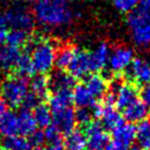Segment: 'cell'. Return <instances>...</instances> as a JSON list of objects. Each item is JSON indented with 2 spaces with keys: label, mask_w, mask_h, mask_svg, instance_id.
<instances>
[{
  "label": "cell",
  "mask_w": 150,
  "mask_h": 150,
  "mask_svg": "<svg viewBox=\"0 0 150 150\" xmlns=\"http://www.w3.org/2000/svg\"><path fill=\"white\" fill-rule=\"evenodd\" d=\"M109 54H110V49L106 43H100L95 47L93 52L88 53L91 72H98L103 70L107 65Z\"/></svg>",
  "instance_id": "16"
},
{
  "label": "cell",
  "mask_w": 150,
  "mask_h": 150,
  "mask_svg": "<svg viewBox=\"0 0 150 150\" xmlns=\"http://www.w3.org/2000/svg\"><path fill=\"white\" fill-rule=\"evenodd\" d=\"M28 49L31 50V61H32L34 71L39 74H44L52 70L55 64L56 51L52 43L43 40L32 39L27 41Z\"/></svg>",
  "instance_id": "3"
},
{
  "label": "cell",
  "mask_w": 150,
  "mask_h": 150,
  "mask_svg": "<svg viewBox=\"0 0 150 150\" xmlns=\"http://www.w3.org/2000/svg\"><path fill=\"white\" fill-rule=\"evenodd\" d=\"M29 87L31 88V93L37 95L40 99L47 97V92H49V83L47 79L42 74H38L33 76V79L30 82Z\"/></svg>",
  "instance_id": "25"
},
{
  "label": "cell",
  "mask_w": 150,
  "mask_h": 150,
  "mask_svg": "<svg viewBox=\"0 0 150 150\" xmlns=\"http://www.w3.org/2000/svg\"><path fill=\"white\" fill-rule=\"evenodd\" d=\"M140 96H141V100H142L148 107H150V84L145 85V86L142 87V89H141V92H140Z\"/></svg>",
  "instance_id": "37"
},
{
  "label": "cell",
  "mask_w": 150,
  "mask_h": 150,
  "mask_svg": "<svg viewBox=\"0 0 150 150\" xmlns=\"http://www.w3.org/2000/svg\"><path fill=\"white\" fill-rule=\"evenodd\" d=\"M69 71L74 79H84L87 76V74L91 73L88 53L76 49L74 59L69 66Z\"/></svg>",
  "instance_id": "13"
},
{
  "label": "cell",
  "mask_w": 150,
  "mask_h": 150,
  "mask_svg": "<svg viewBox=\"0 0 150 150\" xmlns=\"http://www.w3.org/2000/svg\"><path fill=\"white\" fill-rule=\"evenodd\" d=\"M40 102L41 99L38 97L37 95H34L33 93H28L27 96L24 97L23 102H22V109H27V110H31V109H34V108L40 105Z\"/></svg>",
  "instance_id": "34"
},
{
  "label": "cell",
  "mask_w": 150,
  "mask_h": 150,
  "mask_svg": "<svg viewBox=\"0 0 150 150\" xmlns=\"http://www.w3.org/2000/svg\"><path fill=\"white\" fill-rule=\"evenodd\" d=\"M114 7L120 12H131L137 8L141 0H112Z\"/></svg>",
  "instance_id": "32"
},
{
  "label": "cell",
  "mask_w": 150,
  "mask_h": 150,
  "mask_svg": "<svg viewBox=\"0 0 150 150\" xmlns=\"http://www.w3.org/2000/svg\"><path fill=\"white\" fill-rule=\"evenodd\" d=\"M135 59L134 50L128 47H117L110 51L108 59V66L114 73H120L130 66Z\"/></svg>",
  "instance_id": "8"
},
{
  "label": "cell",
  "mask_w": 150,
  "mask_h": 150,
  "mask_svg": "<svg viewBox=\"0 0 150 150\" xmlns=\"http://www.w3.org/2000/svg\"><path fill=\"white\" fill-rule=\"evenodd\" d=\"M86 1H94V0H86Z\"/></svg>",
  "instance_id": "44"
},
{
  "label": "cell",
  "mask_w": 150,
  "mask_h": 150,
  "mask_svg": "<svg viewBox=\"0 0 150 150\" xmlns=\"http://www.w3.org/2000/svg\"><path fill=\"white\" fill-rule=\"evenodd\" d=\"M28 33L23 32V31H20V30H11L8 32L7 35V40L6 42L8 45L14 47H19L20 45H23L24 43L28 41Z\"/></svg>",
  "instance_id": "30"
},
{
  "label": "cell",
  "mask_w": 150,
  "mask_h": 150,
  "mask_svg": "<svg viewBox=\"0 0 150 150\" xmlns=\"http://www.w3.org/2000/svg\"><path fill=\"white\" fill-rule=\"evenodd\" d=\"M8 23H7V19H6L5 14L0 13V47L4 45V43L7 40V35H8Z\"/></svg>",
  "instance_id": "36"
},
{
  "label": "cell",
  "mask_w": 150,
  "mask_h": 150,
  "mask_svg": "<svg viewBox=\"0 0 150 150\" xmlns=\"http://www.w3.org/2000/svg\"><path fill=\"white\" fill-rule=\"evenodd\" d=\"M73 103L77 105L79 108H92L96 106V99L92 96L88 89L85 87L84 84L76 85L73 91Z\"/></svg>",
  "instance_id": "20"
},
{
  "label": "cell",
  "mask_w": 150,
  "mask_h": 150,
  "mask_svg": "<svg viewBox=\"0 0 150 150\" xmlns=\"http://www.w3.org/2000/svg\"><path fill=\"white\" fill-rule=\"evenodd\" d=\"M47 83L49 88L53 89L54 92L71 91L73 87H75V79L70 73H66L63 70L53 71L47 79Z\"/></svg>",
  "instance_id": "11"
},
{
  "label": "cell",
  "mask_w": 150,
  "mask_h": 150,
  "mask_svg": "<svg viewBox=\"0 0 150 150\" xmlns=\"http://www.w3.org/2000/svg\"><path fill=\"white\" fill-rule=\"evenodd\" d=\"M94 117H99L102 120V126L103 128L109 129V130H114L116 127L122 125L124 122L122 116L119 114L117 108H115L114 104L107 103L105 102L104 105L102 106H95L92 108Z\"/></svg>",
  "instance_id": "7"
},
{
  "label": "cell",
  "mask_w": 150,
  "mask_h": 150,
  "mask_svg": "<svg viewBox=\"0 0 150 150\" xmlns=\"http://www.w3.org/2000/svg\"><path fill=\"white\" fill-rule=\"evenodd\" d=\"M8 112H9V106L7 105V103L4 99L0 98V122L2 120V118L5 117Z\"/></svg>",
  "instance_id": "39"
},
{
  "label": "cell",
  "mask_w": 150,
  "mask_h": 150,
  "mask_svg": "<svg viewBox=\"0 0 150 150\" xmlns=\"http://www.w3.org/2000/svg\"><path fill=\"white\" fill-rule=\"evenodd\" d=\"M0 135L5 138L19 135L18 117L16 114L10 110L0 122Z\"/></svg>",
  "instance_id": "22"
},
{
  "label": "cell",
  "mask_w": 150,
  "mask_h": 150,
  "mask_svg": "<svg viewBox=\"0 0 150 150\" xmlns=\"http://www.w3.org/2000/svg\"><path fill=\"white\" fill-rule=\"evenodd\" d=\"M33 12L38 23L47 29L66 27L74 18L69 0H39Z\"/></svg>",
  "instance_id": "1"
},
{
  "label": "cell",
  "mask_w": 150,
  "mask_h": 150,
  "mask_svg": "<svg viewBox=\"0 0 150 150\" xmlns=\"http://www.w3.org/2000/svg\"><path fill=\"white\" fill-rule=\"evenodd\" d=\"M29 84L27 79L20 76H10L0 85L1 98L8 106L18 107L23 102L24 97L29 93Z\"/></svg>",
  "instance_id": "4"
},
{
  "label": "cell",
  "mask_w": 150,
  "mask_h": 150,
  "mask_svg": "<svg viewBox=\"0 0 150 150\" xmlns=\"http://www.w3.org/2000/svg\"><path fill=\"white\" fill-rule=\"evenodd\" d=\"M107 150H128L127 147H124V146H120V145H117V144H109L108 146Z\"/></svg>",
  "instance_id": "40"
},
{
  "label": "cell",
  "mask_w": 150,
  "mask_h": 150,
  "mask_svg": "<svg viewBox=\"0 0 150 150\" xmlns=\"http://www.w3.org/2000/svg\"><path fill=\"white\" fill-rule=\"evenodd\" d=\"M44 136H45V141H47V144L62 141L61 134L56 130L53 126H49L45 128V130H44Z\"/></svg>",
  "instance_id": "35"
},
{
  "label": "cell",
  "mask_w": 150,
  "mask_h": 150,
  "mask_svg": "<svg viewBox=\"0 0 150 150\" xmlns=\"http://www.w3.org/2000/svg\"><path fill=\"white\" fill-rule=\"evenodd\" d=\"M114 144L129 147L136 139V127L130 122H122L112 130Z\"/></svg>",
  "instance_id": "15"
},
{
  "label": "cell",
  "mask_w": 150,
  "mask_h": 150,
  "mask_svg": "<svg viewBox=\"0 0 150 150\" xmlns=\"http://www.w3.org/2000/svg\"><path fill=\"white\" fill-rule=\"evenodd\" d=\"M85 136L87 138L89 150H105L109 146V137L99 122H91L85 126Z\"/></svg>",
  "instance_id": "6"
},
{
  "label": "cell",
  "mask_w": 150,
  "mask_h": 150,
  "mask_svg": "<svg viewBox=\"0 0 150 150\" xmlns=\"http://www.w3.org/2000/svg\"><path fill=\"white\" fill-rule=\"evenodd\" d=\"M128 76L139 85L150 84V63L144 59H134L130 66L127 69Z\"/></svg>",
  "instance_id": "10"
},
{
  "label": "cell",
  "mask_w": 150,
  "mask_h": 150,
  "mask_svg": "<svg viewBox=\"0 0 150 150\" xmlns=\"http://www.w3.org/2000/svg\"><path fill=\"white\" fill-rule=\"evenodd\" d=\"M17 117H18L19 136H30L33 131L37 130L38 125L30 110L21 109L17 115Z\"/></svg>",
  "instance_id": "21"
},
{
  "label": "cell",
  "mask_w": 150,
  "mask_h": 150,
  "mask_svg": "<svg viewBox=\"0 0 150 150\" xmlns=\"http://www.w3.org/2000/svg\"><path fill=\"white\" fill-rule=\"evenodd\" d=\"M4 14L7 19L8 27H11L13 30L28 33L34 28V18L24 6L16 5Z\"/></svg>",
  "instance_id": "5"
},
{
  "label": "cell",
  "mask_w": 150,
  "mask_h": 150,
  "mask_svg": "<svg viewBox=\"0 0 150 150\" xmlns=\"http://www.w3.org/2000/svg\"><path fill=\"white\" fill-rule=\"evenodd\" d=\"M112 96L115 97V105L117 106L118 109L124 110L127 106H129L131 103L138 99V91L135 85L122 83Z\"/></svg>",
  "instance_id": "12"
},
{
  "label": "cell",
  "mask_w": 150,
  "mask_h": 150,
  "mask_svg": "<svg viewBox=\"0 0 150 150\" xmlns=\"http://www.w3.org/2000/svg\"><path fill=\"white\" fill-rule=\"evenodd\" d=\"M29 1H35V2H38L39 0H29Z\"/></svg>",
  "instance_id": "43"
},
{
  "label": "cell",
  "mask_w": 150,
  "mask_h": 150,
  "mask_svg": "<svg viewBox=\"0 0 150 150\" xmlns=\"http://www.w3.org/2000/svg\"><path fill=\"white\" fill-rule=\"evenodd\" d=\"M64 145L67 150H85L87 148V138L82 130H72L66 135Z\"/></svg>",
  "instance_id": "23"
},
{
  "label": "cell",
  "mask_w": 150,
  "mask_h": 150,
  "mask_svg": "<svg viewBox=\"0 0 150 150\" xmlns=\"http://www.w3.org/2000/svg\"><path fill=\"white\" fill-rule=\"evenodd\" d=\"M127 27L131 41L137 47H150V8L141 6L129 12Z\"/></svg>",
  "instance_id": "2"
},
{
  "label": "cell",
  "mask_w": 150,
  "mask_h": 150,
  "mask_svg": "<svg viewBox=\"0 0 150 150\" xmlns=\"http://www.w3.org/2000/svg\"><path fill=\"white\" fill-rule=\"evenodd\" d=\"M2 146L6 150H31L28 138L19 135L6 137L2 141Z\"/></svg>",
  "instance_id": "29"
},
{
  "label": "cell",
  "mask_w": 150,
  "mask_h": 150,
  "mask_svg": "<svg viewBox=\"0 0 150 150\" xmlns=\"http://www.w3.org/2000/svg\"><path fill=\"white\" fill-rule=\"evenodd\" d=\"M19 47H14L8 44L0 47V69L5 72L14 69L16 63L20 56Z\"/></svg>",
  "instance_id": "17"
},
{
  "label": "cell",
  "mask_w": 150,
  "mask_h": 150,
  "mask_svg": "<svg viewBox=\"0 0 150 150\" xmlns=\"http://www.w3.org/2000/svg\"><path fill=\"white\" fill-rule=\"evenodd\" d=\"M124 118L130 124L141 122L146 120L149 116V107L141 99H137L129 106H127L124 110Z\"/></svg>",
  "instance_id": "14"
},
{
  "label": "cell",
  "mask_w": 150,
  "mask_h": 150,
  "mask_svg": "<svg viewBox=\"0 0 150 150\" xmlns=\"http://www.w3.org/2000/svg\"><path fill=\"white\" fill-rule=\"evenodd\" d=\"M29 144L31 146V149L35 148V149H41L45 142V136H44V131L43 130H35L29 136L28 138Z\"/></svg>",
  "instance_id": "33"
},
{
  "label": "cell",
  "mask_w": 150,
  "mask_h": 150,
  "mask_svg": "<svg viewBox=\"0 0 150 150\" xmlns=\"http://www.w3.org/2000/svg\"><path fill=\"white\" fill-rule=\"evenodd\" d=\"M128 150H144V149L141 148L140 146H138V145H134V146H131L130 148H128Z\"/></svg>",
  "instance_id": "41"
},
{
  "label": "cell",
  "mask_w": 150,
  "mask_h": 150,
  "mask_svg": "<svg viewBox=\"0 0 150 150\" xmlns=\"http://www.w3.org/2000/svg\"><path fill=\"white\" fill-rule=\"evenodd\" d=\"M64 149V144L63 141H57V142H52V144H47V146L44 147L42 150H63Z\"/></svg>",
  "instance_id": "38"
},
{
  "label": "cell",
  "mask_w": 150,
  "mask_h": 150,
  "mask_svg": "<svg viewBox=\"0 0 150 150\" xmlns=\"http://www.w3.org/2000/svg\"><path fill=\"white\" fill-rule=\"evenodd\" d=\"M75 52L76 49L73 47H64L57 52L55 56V65L59 67V70L64 71V69H69V66L74 59Z\"/></svg>",
  "instance_id": "28"
},
{
  "label": "cell",
  "mask_w": 150,
  "mask_h": 150,
  "mask_svg": "<svg viewBox=\"0 0 150 150\" xmlns=\"http://www.w3.org/2000/svg\"><path fill=\"white\" fill-rule=\"evenodd\" d=\"M136 139L138 140V146L144 150H150V120L146 119L139 122L136 128Z\"/></svg>",
  "instance_id": "26"
},
{
  "label": "cell",
  "mask_w": 150,
  "mask_h": 150,
  "mask_svg": "<svg viewBox=\"0 0 150 150\" xmlns=\"http://www.w3.org/2000/svg\"><path fill=\"white\" fill-rule=\"evenodd\" d=\"M73 103V95L71 91H57L49 97V108L51 112L70 108Z\"/></svg>",
  "instance_id": "19"
},
{
  "label": "cell",
  "mask_w": 150,
  "mask_h": 150,
  "mask_svg": "<svg viewBox=\"0 0 150 150\" xmlns=\"http://www.w3.org/2000/svg\"><path fill=\"white\" fill-rule=\"evenodd\" d=\"M52 112V126L55 128L60 134H70L74 130L75 127V115L74 110L72 108H65L57 112Z\"/></svg>",
  "instance_id": "9"
},
{
  "label": "cell",
  "mask_w": 150,
  "mask_h": 150,
  "mask_svg": "<svg viewBox=\"0 0 150 150\" xmlns=\"http://www.w3.org/2000/svg\"><path fill=\"white\" fill-rule=\"evenodd\" d=\"M84 85L95 99L103 98L104 96L106 95V93H107V82H106V79H104L102 75H91L86 79Z\"/></svg>",
  "instance_id": "18"
},
{
  "label": "cell",
  "mask_w": 150,
  "mask_h": 150,
  "mask_svg": "<svg viewBox=\"0 0 150 150\" xmlns=\"http://www.w3.org/2000/svg\"><path fill=\"white\" fill-rule=\"evenodd\" d=\"M141 2H142V6L150 8V0H141Z\"/></svg>",
  "instance_id": "42"
},
{
  "label": "cell",
  "mask_w": 150,
  "mask_h": 150,
  "mask_svg": "<svg viewBox=\"0 0 150 150\" xmlns=\"http://www.w3.org/2000/svg\"><path fill=\"white\" fill-rule=\"evenodd\" d=\"M75 122L82 126H87L89 122H93V112L91 108H79L74 112Z\"/></svg>",
  "instance_id": "31"
},
{
  "label": "cell",
  "mask_w": 150,
  "mask_h": 150,
  "mask_svg": "<svg viewBox=\"0 0 150 150\" xmlns=\"http://www.w3.org/2000/svg\"><path fill=\"white\" fill-rule=\"evenodd\" d=\"M14 70L17 72V76L27 79L29 76H32L35 71L33 67L32 61H31V56L28 53H22L19 56L18 61L16 63Z\"/></svg>",
  "instance_id": "24"
},
{
  "label": "cell",
  "mask_w": 150,
  "mask_h": 150,
  "mask_svg": "<svg viewBox=\"0 0 150 150\" xmlns=\"http://www.w3.org/2000/svg\"><path fill=\"white\" fill-rule=\"evenodd\" d=\"M34 120L37 122L38 126L42 127V128H47L51 125L52 122V112L50 108L47 107L44 104H40L39 106L33 109L32 112Z\"/></svg>",
  "instance_id": "27"
}]
</instances>
